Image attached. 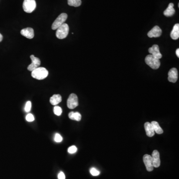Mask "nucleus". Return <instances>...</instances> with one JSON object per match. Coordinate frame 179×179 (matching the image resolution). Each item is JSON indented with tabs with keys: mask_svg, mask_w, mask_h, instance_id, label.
<instances>
[{
	"mask_svg": "<svg viewBox=\"0 0 179 179\" xmlns=\"http://www.w3.org/2000/svg\"><path fill=\"white\" fill-rule=\"evenodd\" d=\"M48 71L44 67H38L32 72V76L37 80H43L48 76Z\"/></svg>",
	"mask_w": 179,
	"mask_h": 179,
	"instance_id": "f257e3e1",
	"label": "nucleus"
},
{
	"mask_svg": "<svg viewBox=\"0 0 179 179\" xmlns=\"http://www.w3.org/2000/svg\"><path fill=\"white\" fill-rule=\"evenodd\" d=\"M145 61L147 65L153 69H158L160 67V59L156 58L151 54L147 55L145 58Z\"/></svg>",
	"mask_w": 179,
	"mask_h": 179,
	"instance_id": "f03ea898",
	"label": "nucleus"
},
{
	"mask_svg": "<svg viewBox=\"0 0 179 179\" xmlns=\"http://www.w3.org/2000/svg\"><path fill=\"white\" fill-rule=\"evenodd\" d=\"M69 28L68 25L64 23L57 29L56 36L60 39H65L69 33Z\"/></svg>",
	"mask_w": 179,
	"mask_h": 179,
	"instance_id": "7ed1b4c3",
	"label": "nucleus"
},
{
	"mask_svg": "<svg viewBox=\"0 0 179 179\" xmlns=\"http://www.w3.org/2000/svg\"><path fill=\"white\" fill-rule=\"evenodd\" d=\"M68 15L65 13H62L60 14L56 19H55L52 25L51 28L53 30H55L58 29L59 26L65 22L66 19H67Z\"/></svg>",
	"mask_w": 179,
	"mask_h": 179,
	"instance_id": "20e7f679",
	"label": "nucleus"
},
{
	"mask_svg": "<svg viewBox=\"0 0 179 179\" xmlns=\"http://www.w3.org/2000/svg\"><path fill=\"white\" fill-rule=\"evenodd\" d=\"M36 2L35 0H24L23 9L25 12L31 13L35 9Z\"/></svg>",
	"mask_w": 179,
	"mask_h": 179,
	"instance_id": "39448f33",
	"label": "nucleus"
},
{
	"mask_svg": "<svg viewBox=\"0 0 179 179\" xmlns=\"http://www.w3.org/2000/svg\"><path fill=\"white\" fill-rule=\"evenodd\" d=\"M67 106L69 109H74L78 106V99L76 94H71L67 100Z\"/></svg>",
	"mask_w": 179,
	"mask_h": 179,
	"instance_id": "423d86ee",
	"label": "nucleus"
},
{
	"mask_svg": "<svg viewBox=\"0 0 179 179\" xmlns=\"http://www.w3.org/2000/svg\"><path fill=\"white\" fill-rule=\"evenodd\" d=\"M143 162L144 163L146 169L148 172H151L154 169L151 156L145 154L143 156Z\"/></svg>",
	"mask_w": 179,
	"mask_h": 179,
	"instance_id": "0eeeda50",
	"label": "nucleus"
},
{
	"mask_svg": "<svg viewBox=\"0 0 179 179\" xmlns=\"http://www.w3.org/2000/svg\"><path fill=\"white\" fill-rule=\"evenodd\" d=\"M30 57L32 60V63L28 66V70L32 72L39 67V66H40V63H41V61L39 58L35 57L33 55H31Z\"/></svg>",
	"mask_w": 179,
	"mask_h": 179,
	"instance_id": "6e6552de",
	"label": "nucleus"
},
{
	"mask_svg": "<svg viewBox=\"0 0 179 179\" xmlns=\"http://www.w3.org/2000/svg\"><path fill=\"white\" fill-rule=\"evenodd\" d=\"M148 52L151 55L155 57L156 58L160 59L162 57V55L161 54L159 50V47L157 44L153 45L151 47L149 48Z\"/></svg>",
	"mask_w": 179,
	"mask_h": 179,
	"instance_id": "1a4fd4ad",
	"label": "nucleus"
},
{
	"mask_svg": "<svg viewBox=\"0 0 179 179\" xmlns=\"http://www.w3.org/2000/svg\"><path fill=\"white\" fill-rule=\"evenodd\" d=\"M152 160L153 163V167L158 168L160 165V154L157 150H154L152 153Z\"/></svg>",
	"mask_w": 179,
	"mask_h": 179,
	"instance_id": "9d476101",
	"label": "nucleus"
},
{
	"mask_svg": "<svg viewBox=\"0 0 179 179\" xmlns=\"http://www.w3.org/2000/svg\"><path fill=\"white\" fill-rule=\"evenodd\" d=\"M178 75L177 69L175 68H173L168 72V81L172 83H176L178 80Z\"/></svg>",
	"mask_w": 179,
	"mask_h": 179,
	"instance_id": "9b49d317",
	"label": "nucleus"
},
{
	"mask_svg": "<svg viewBox=\"0 0 179 179\" xmlns=\"http://www.w3.org/2000/svg\"><path fill=\"white\" fill-rule=\"evenodd\" d=\"M161 34H162V30L159 28V26L156 25L148 32L147 35L148 37L152 38V37H159L161 35Z\"/></svg>",
	"mask_w": 179,
	"mask_h": 179,
	"instance_id": "f8f14e48",
	"label": "nucleus"
},
{
	"mask_svg": "<svg viewBox=\"0 0 179 179\" xmlns=\"http://www.w3.org/2000/svg\"><path fill=\"white\" fill-rule=\"evenodd\" d=\"M21 34L27 39H32L34 37V30L31 28H27L21 31Z\"/></svg>",
	"mask_w": 179,
	"mask_h": 179,
	"instance_id": "ddd939ff",
	"label": "nucleus"
},
{
	"mask_svg": "<svg viewBox=\"0 0 179 179\" xmlns=\"http://www.w3.org/2000/svg\"><path fill=\"white\" fill-rule=\"evenodd\" d=\"M144 128L146 131V135H147L148 137H152L154 135V130L151 123L149 122L145 123Z\"/></svg>",
	"mask_w": 179,
	"mask_h": 179,
	"instance_id": "4468645a",
	"label": "nucleus"
},
{
	"mask_svg": "<svg viewBox=\"0 0 179 179\" xmlns=\"http://www.w3.org/2000/svg\"><path fill=\"white\" fill-rule=\"evenodd\" d=\"M171 37L174 40H177L179 37V24L175 25L170 34Z\"/></svg>",
	"mask_w": 179,
	"mask_h": 179,
	"instance_id": "2eb2a0df",
	"label": "nucleus"
},
{
	"mask_svg": "<svg viewBox=\"0 0 179 179\" xmlns=\"http://www.w3.org/2000/svg\"><path fill=\"white\" fill-rule=\"evenodd\" d=\"M173 3H170L168 5V8H166V10L164 12V15L166 17H171L174 15L175 12V10L174 8Z\"/></svg>",
	"mask_w": 179,
	"mask_h": 179,
	"instance_id": "dca6fc26",
	"label": "nucleus"
},
{
	"mask_svg": "<svg viewBox=\"0 0 179 179\" xmlns=\"http://www.w3.org/2000/svg\"><path fill=\"white\" fill-rule=\"evenodd\" d=\"M61 101H62V97L59 94L54 95L50 99V103H51V105H54V106L58 105V103H60Z\"/></svg>",
	"mask_w": 179,
	"mask_h": 179,
	"instance_id": "f3484780",
	"label": "nucleus"
},
{
	"mask_svg": "<svg viewBox=\"0 0 179 179\" xmlns=\"http://www.w3.org/2000/svg\"><path fill=\"white\" fill-rule=\"evenodd\" d=\"M151 123L153 127L154 132H155L156 133L158 134H162L163 133V130L162 128H161L160 125L158 123H157V121H152Z\"/></svg>",
	"mask_w": 179,
	"mask_h": 179,
	"instance_id": "a211bd4d",
	"label": "nucleus"
},
{
	"mask_svg": "<svg viewBox=\"0 0 179 179\" xmlns=\"http://www.w3.org/2000/svg\"><path fill=\"white\" fill-rule=\"evenodd\" d=\"M69 118L72 120H74L76 121H80L81 120V114H80L78 112H71L69 113L68 115Z\"/></svg>",
	"mask_w": 179,
	"mask_h": 179,
	"instance_id": "6ab92c4d",
	"label": "nucleus"
},
{
	"mask_svg": "<svg viewBox=\"0 0 179 179\" xmlns=\"http://www.w3.org/2000/svg\"><path fill=\"white\" fill-rule=\"evenodd\" d=\"M81 0H68V4L69 6L78 7L81 6Z\"/></svg>",
	"mask_w": 179,
	"mask_h": 179,
	"instance_id": "aec40b11",
	"label": "nucleus"
},
{
	"mask_svg": "<svg viewBox=\"0 0 179 179\" xmlns=\"http://www.w3.org/2000/svg\"><path fill=\"white\" fill-rule=\"evenodd\" d=\"M54 113L56 116H59L62 113V110L60 106H55L54 107Z\"/></svg>",
	"mask_w": 179,
	"mask_h": 179,
	"instance_id": "412c9836",
	"label": "nucleus"
},
{
	"mask_svg": "<svg viewBox=\"0 0 179 179\" xmlns=\"http://www.w3.org/2000/svg\"><path fill=\"white\" fill-rule=\"evenodd\" d=\"M90 172L91 175L94 176H99L100 175V171L95 168H91V169L90 170Z\"/></svg>",
	"mask_w": 179,
	"mask_h": 179,
	"instance_id": "4be33fe9",
	"label": "nucleus"
},
{
	"mask_svg": "<svg viewBox=\"0 0 179 179\" xmlns=\"http://www.w3.org/2000/svg\"><path fill=\"white\" fill-rule=\"evenodd\" d=\"M77 151V148L74 145L70 146L68 149V152L70 154H74V153H76Z\"/></svg>",
	"mask_w": 179,
	"mask_h": 179,
	"instance_id": "5701e85b",
	"label": "nucleus"
},
{
	"mask_svg": "<svg viewBox=\"0 0 179 179\" xmlns=\"http://www.w3.org/2000/svg\"><path fill=\"white\" fill-rule=\"evenodd\" d=\"M62 140H63V138L61 136L60 134L58 133L55 134V137H54V140L55 142L59 143L62 141Z\"/></svg>",
	"mask_w": 179,
	"mask_h": 179,
	"instance_id": "b1692460",
	"label": "nucleus"
},
{
	"mask_svg": "<svg viewBox=\"0 0 179 179\" xmlns=\"http://www.w3.org/2000/svg\"><path fill=\"white\" fill-rule=\"evenodd\" d=\"M31 107H32V103H31V102L28 101V102H26L25 106V111L26 112H29L30 110H31Z\"/></svg>",
	"mask_w": 179,
	"mask_h": 179,
	"instance_id": "393cba45",
	"label": "nucleus"
},
{
	"mask_svg": "<svg viewBox=\"0 0 179 179\" xmlns=\"http://www.w3.org/2000/svg\"><path fill=\"white\" fill-rule=\"evenodd\" d=\"M26 120L29 122H32V121H34L35 117L32 113H29L26 116Z\"/></svg>",
	"mask_w": 179,
	"mask_h": 179,
	"instance_id": "a878e982",
	"label": "nucleus"
},
{
	"mask_svg": "<svg viewBox=\"0 0 179 179\" xmlns=\"http://www.w3.org/2000/svg\"><path fill=\"white\" fill-rule=\"evenodd\" d=\"M58 179H65V175L63 172H60L58 175Z\"/></svg>",
	"mask_w": 179,
	"mask_h": 179,
	"instance_id": "bb28decb",
	"label": "nucleus"
},
{
	"mask_svg": "<svg viewBox=\"0 0 179 179\" xmlns=\"http://www.w3.org/2000/svg\"><path fill=\"white\" fill-rule=\"evenodd\" d=\"M176 53L177 56L178 57V58L179 57V49L178 48L176 50Z\"/></svg>",
	"mask_w": 179,
	"mask_h": 179,
	"instance_id": "cd10ccee",
	"label": "nucleus"
},
{
	"mask_svg": "<svg viewBox=\"0 0 179 179\" xmlns=\"http://www.w3.org/2000/svg\"><path fill=\"white\" fill-rule=\"evenodd\" d=\"M3 35H2L1 33H0V42H1L2 41V40H3Z\"/></svg>",
	"mask_w": 179,
	"mask_h": 179,
	"instance_id": "c85d7f7f",
	"label": "nucleus"
}]
</instances>
